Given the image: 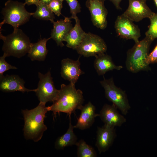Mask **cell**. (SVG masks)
I'll return each mask as SVG.
<instances>
[{
    "label": "cell",
    "mask_w": 157,
    "mask_h": 157,
    "mask_svg": "<svg viewBox=\"0 0 157 157\" xmlns=\"http://www.w3.org/2000/svg\"><path fill=\"white\" fill-rule=\"evenodd\" d=\"M84 101L82 91L76 89L75 84L71 83L68 85L63 84L57 98L48 107L49 111L53 112L54 116L57 113L63 112L70 117L76 110H80Z\"/></svg>",
    "instance_id": "cell-1"
},
{
    "label": "cell",
    "mask_w": 157,
    "mask_h": 157,
    "mask_svg": "<svg viewBox=\"0 0 157 157\" xmlns=\"http://www.w3.org/2000/svg\"><path fill=\"white\" fill-rule=\"evenodd\" d=\"M45 104L40 102L34 108L22 110L24 120V135L26 140L38 142L41 139L44 132L47 129L44 119L49 110Z\"/></svg>",
    "instance_id": "cell-2"
},
{
    "label": "cell",
    "mask_w": 157,
    "mask_h": 157,
    "mask_svg": "<svg viewBox=\"0 0 157 157\" xmlns=\"http://www.w3.org/2000/svg\"><path fill=\"white\" fill-rule=\"evenodd\" d=\"M152 41L149 37L146 36L128 50L125 62L128 70L133 73H137L141 71L150 70L147 59L150 46Z\"/></svg>",
    "instance_id": "cell-3"
},
{
    "label": "cell",
    "mask_w": 157,
    "mask_h": 157,
    "mask_svg": "<svg viewBox=\"0 0 157 157\" xmlns=\"http://www.w3.org/2000/svg\"><path fill=\"white\" fill-rule=\"evenodd\" d=\"M0 39L3 41L2 50L7 57L21 58L28 53L31 43L29 38L22 31L14 28L13 32L3 36L0 32Z\"/></svg>",
    "instance_id": "cell-4"
},
{
    "label": "cell",
    "mask_w": 157,
    "mask_h": 157,
    "mask_svg": "<svg viewBox=\"0 0 157 157\" xmlns=\"http://www.w3.org/2000/svg\"><path fill=\"white\" fill-rule=\"evenodd\" d=\"M25 3L20 2L9 0L5 3L1 13L3 16V20L0 23V27L4 24L11 25L14 28L28 22L33 13L27 11L25 7Z\"/></svg>",
    "instance_id": "cell-5"
},
{
    "label": "cell",
    "mask_w": 157,
    "mask_h": 157,
    "mask_svg": "<svg viewBox=\"0 0 157 157\" xmlns=\"http://www.w3.org/2000/svg\"><path fill=\"white\" fill-rule=\"evenodd\" d=\"M100 82L104 90L106 98L122 114L126 115L131 106L125 92L115 85L113 77L106 79L104 77L103 80Z\"/></svg>",
    "instance_id": "cell-6"
},
{
    "label": "cell",
    "mask_w": 157,
    "mask_h": 157,
    "mask_svg": "<svg viewBox=\"0 0 157 157\" xmlns=\"http://www.w3.org/2000/svg\"><path fill=\"white\" fill-rule=\"evenodd\" d=\"M107 45L99 36L89 32L86 33L81 42L76 50L78 53L86 57L95 56L105 53Z\"/></svg>",
    "instance_id": "cell-7"
},
{
    "label": "cell",
    "mask_w": 157,
    "mask_h": 157,
    "mask_svg": "<svg viewBox=\"0 0 157 157\" xmlns=\"http://www.w3.org/2000/svg\"><path fill=\"white\" fill-rule=\"evenodd\" d=\"M39 81L35 92L40 102L44 104L53 101L57 98L59 90L55 87L50 71L43 74L38 73Z\"/></svg>",
    "instance_id": "cell-8"
},
{
    "label": "cell",
    "mask_w": 157,
    "mask_h": 157,
    "mask_svg": "<svg viewBox=\"0 0 157 157\" xmlns=\"http://www.w3.org/2000/svg\"><path fill=\"white\" fill-rule=\"evenodd\" d=\"M116 33L120 38L126 40H133L135 43L139 41L140 33L138 26L122 14L118 16L115 22Z\"/></svg>",
    "instance_id": "cell-9"
},
{
    "label": "cell",
    "mask_w": 157,
    "mask_h": 157,
    "mask_svg": "<svg viewBox=\"0 0 157 157\" xmlns=\"http://www.w3.org/2000/svg\"><path fill=\"white\" fill-rule=\"evenodd\" d=\"M105 0H86L85 6L89 10L93 25L101 29L107 27L108 11L105 7Z\"/></svg>",
    "instance_id": "cell-10"
},
{
    "label": "cell",
    "mask_w": 157,
    "mask_h": 157,
    "mask_svg": "<svg viewBox=\"0 0 157 157\" xmlns=\"http://www.w3.org/2000/svg\"><path fill=\"white\" fill-rule=\"evenodd\" d=\"M129 5L122 15L132 22H139L143 19H149L155 14L147 5V0H128Z\"/></svg>",
    "instance_id": "cell-11"
},
{
    "label": "cell",
    "mask_w": 157,
    "mask_h": 157,
    "mask_svg": "<svg viewBox=\"0 0 157 157\" xmlns=\"http://www.w3.org/2000/svg\"><path fill=\"white\" fill-rule=\"evenodd\" d=\"M116 136L115 127L105 124L101 127H98L95 145L100 154L108 150Z\"/></svg>",
    "instance_id": "cell-12"
},
{
    "label": "cell",
    "mask_w": 157,
    "mask_h": 157,
    "mask_svg": "<svg viewBox=\"0 0 157 157\" xmlns=\"http://www.w3.org/2000/svg\"><path fill=\"white\" fill-rule=\"evenodd\" d=\"M117 108L112 104H105L99 112V117L105 124L115 127H120L126 122V119L117 110Z\"/></svg>",
    "instance_id": "cell-13"
},
{
    "label": "cell",
    "mask_w": 157,
    "mask_h": 157,
    "mask_svg": "<svg viewBox=\"0 0 157 157\" xmlns=\"http://www.w3.org/2000/svg\"><path fill=\"white\" fill-rule=\"evenodd\" d=\"M79 59L74 60L67 58L62 60L61 62V77L74 84L77 81L80 76L85 73L81 69Z\"/></svg>",
    "instance_id": "cell-14"
},
{
    "label": "cell",
    "mask_w": 157,
    "mask_h": 157,
    "mask_svg": "<svg viewBox=\"0 0 157 157\" xmlns=\"http://www.w3.org/2000/svg\"><path fill=\"white\" fill-rule=\"evenodd\" d=\"M25 82L23 79L16 75L7 74L0 77V90L5 92L19 91L23 93L33 91L36 89H29L24 86Z\"/></svg>",
    "instance_id": "cell-15"
},
{
    "label": "cell",
    "mask_w": 157,
    "mask_h": 157,
    "mask_svg": "<svg viewBox=\"0 0 157 157\" xmlns=\"http://www.w3.org/2000/svg\"><path fill=\"white\" fill-rule=\"evenodd\" d=\"M80 110L81 114L74 127L81 130L88 129L92 126L95 117L99 116V114L96 113L95 107L90 101L83 105Z\"/></svg>",
    "instance_id": "cell-16"
},
{
    "label": "cell",
    "mask_w": 157,
    "mask_h": 157,
    "mask_svg": "<svg viewBox=\"0 0 157 157\" xmlns=\"http://www.w3.org/2000/svg\"><path fill=\"white\" fill-rule=\"evenodd\" d=\"M70 17H65L63 19L54 22L53 28L52 30L51 35L52 39L56 42L58 46L63 47V43L65 36L73 27Z\"/></svg>",
    "instance_id": "cell-17"
},
{
    "label": "cell",
    "mask_w": 157,
    "mask_h": 157,
    "mask_svg": "<svg viewBox=\"0 0 157 157\" xmlns=\"http://www.w3.org/2000/svg\"><path fill=\"white\" fill-rule=\"evenodd\" d=\"M94 62V67L99 75H103L107 72L114 69L120 70L122 66H117L111 56L103 53L97 55Z\"/></svg>",
    "instance_id": "cell-18"
},
{
    "label": "cell",
    "mask_w": 157,
    "mask_h": 157,
    "mask_svg": "<svg viewBox=\"0 0 157 157\" xmlns=\"http://www.w3.org/2000/svg\"><path fill=\"white\" fill-rule=\"evenodd\" d=\"M75 24L65 38L66 46L76 50L83 40L86 33L82 28L78 18L75 20Z\"/></svg>",
    "instance_id": "cell-19"
},
{
    "label": "cell",
    "mask_w": 157,
    "mask_h": 157,
    "mask_svg": "<svg viewBox=\"0 0 157 157\" xmlns=\"http://www.w3.org/2000/svg\"><path fill=\"white\" fill-rule=\"evenodd\" d=\"M51 38V37L48 38H44L36 43H31L28 54V56L31 61L45 60L48 51L46 47L47 43Z\"/></svg>",
    "instance_id": "cell-20"
},
{
    "label": "cell",
    "mask_w": 157,
    "mask_h": 157,
    "mask_svg": "<svg viewBox=\"0 0 157 157\" xmlns=\"http://www.w3.org/2000/svg\"><path fill=\"white\" fill-rule=\"evenodd\" d=\"M69 117V126L67 131L58 137L55 142L54 147L56 149H63L65 147L76 145L78 142L77 138L74 132V126L71 122V116Z\"/></svg>",
    "instance_id": "cell-21"
},
{
    "label": "cell",
    "mask_w": 157,
    "mask_h": 157,
    "mask_svg": "<svg viewBox=\"0 0 157 157\" xmlns=\"http://www.w3.org/2000/svg\"><path fill=\"white\" fill-rule=\"evenodd\" d=\"M35 11L33 13V16L37 19L50 21L53 23L55 18L54 13L51 10L48 5L41 2L36 6Z\"/></svg>",
    "instance_id": "cell-22"
},
{
    "label": "cell",
    "mask_w": 157,
    "mask_h": 157,
    "mask_svg": "<svg viewBox=\"0 0 157 157\" xmlns=\"http://www.w3.org/2000/svg\"><path fill=\"white\" fill-rule=\"evenodd\" d=\"M76 145L77 147V156L78 157H96L97 153L94 148L86 143L83 140L78 141Z\"/></svg>",
    "instance_id": "cell-23"
},
{
    "label": "cell",
    "mask_w": 157,
    "mask_h": 157,
    "mask_svg": "<svg viewBox=\"0 0 157 157\" xmlns=\"http://www.w3.org/2000/svg\"><path fill=\"white\" fill-rule=\"evenodd\" d=\"M150 20V24L148 30L145 33V35L153 41L157 38V13H155Z\"/></svg>",
    "instance_id": "cell-24"
},
{
    "label": "cell",
    "mask_w": 157,
    "mask_h": 157,
    "mask_svg": "<svg viewBox=\"0 0 157 157\" xmlns=\"http://www.w3.org/2000/svg\"><path fill=\"white\" fill-rule=\"evenodd\" d=\"M68 3L70 8L71 16L70 17L71 19H73L75 20L78 19V18L76 15L78 13L81 12V6L77 0H66Z\"/></svg>",
    "instance_id": "cell-25"
},
{
    "label": "cell",
    "mask_w": 157,
    "mask_h": 157,
    "mask_svg": "<svg viewBox=\"0 0 157 157\" xmlns=\"http://www.w3.org/2000/svg\"><path fill=\"white\" fill-rule=\"evenodd\" d=\"M51 10L56 15L59 16L63 8V1L59 0H52L48 4Z\"/></svg>",
    "instance_id": "cell-26"
},
{
    "label": "cell",
    "mask_w": 157,
    "mask_h": 157,
    "mask_svg": "<svg viewBox=\"0 0 157 157\" xmlns=\"http://www.w3.org/2000/svg\"><path fill=\"white\" fill-rule=\"evenodd\" d=\"M6 55L3 53V55L0 57V77L3 76V73L5 72L10 69H17L16 67L12 66L8 63L5 60Z\"/></svg>",
    "instance_id": "cell-27"
},
{
    "label": "cell",
    "mask_w": 157,
    "mask_h": 157,
    "mask_svg": "<svg viewBox=\"0 0 157 157\" xmlns=\"http://www.w3.org/2000/svg\"><path fill=\"white\" fill-rule=\"evenodd\" d=\"M147 62L149 64L157 63V45L153 51L149 54Z\"/></svg>",
    "instance_id": "cell-28"
},
{
    "label": "cell",
    "mask_w": 157,
    "mask_h": 157,
    "mask_svg": "<svg viewBox=\"0 0 157 157\" xmlns=\"http://www.w3.org/2000/svg\"><path fill=\"white\" fill-rule=\"evenodd\" d=\"M41 0H25V3L28 6L34 4L37 6Z\"/></svg>",
    "instance_id": "cell-29"
},
{
    "label": "cell",
    "mask_w": 157,
    "mask_h": 157,
    "mask_svg": "<svg viewBox=\"0 0 157 157\" xmlns=\"http://www.w3.org/2000/svg\"><path fill=\"white\" fill-rule=\"evenodd\" d=\"M114 4L116 9L118 10L122 9L120 6V3L122 0H109Z\"/></svg>",
    "instance_id": "cell-30"
},
{
    "label": "cell",
    "mask_w": 157,
    "mask_h": 157,
    "mask_svg": "<svg viewBox=\"0 0 157 157\" xmlns=\"http://www.w3.org/2000/svg\"><path fill=\"white\" fill-rule=\"evenodd\" d=\"M52 0H41L40 1L44 4L48 5Z\"/></svg>",
    "instance_id": "cell-31"
},
{
    "label": "cell",
    "mask_w": 157,
    "mask_h": 157,
    "mask_svg": "<svg viewBox=\"0 0 157 157\" xmlns=\"http://www.w3.org/2000/svg\"><path fill=\"white\" fill-rule=\"evenodd\" d=\"M157 7V0H154Z\"/></svg>",
    "instance_id": "cell-32"
},
{
    "label": "cell",
    "mask_w": 157,
    "mask_h": 157,
    "mask_svg": "<svg viewBox=\"0 0 157 157\" xmlns=\"http://www.w3.org/2000/svg\"><path fill=\"white\" fill-rule=\"evenodd\" d=\"M61 1H65L66 0H59Z\"/></svg>",
    "instance_id": "cell-33"
}]
</instances>
